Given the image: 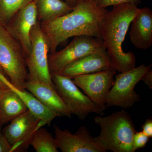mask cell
Here are the masks:
<instances>
[{
    "label": "cell",
    "instance_id": "obj_18",
    "mask_svg": "<svg viewBox=\"0 0 152 152\" xmlns=\"http://www.w3.org/2000/svg\"><path fill=\"white\" fill-rule=\"evenodd\" d=\"M38 20L47 21L69 13L73 7L63 0H35Z\"/></svg>",
    "mask_w": 152,
    "mask_h": 152
},
{
    "label": "cell",
    "instance_id": "obj_27",
    "mask_svg": "<svg viewBox=\"0 0 152 152\" xmlns=\"http://www.w3.org/2000/svg\"><path fill=\"white\" fill-rule=\"evenodd\" d=\"M8 88H9V87L0 80V91H2Z\"/></svg>",
    "mask_w": 152,
    "mask_h": 152
},
{
    "label": "cell",
    "instance_id": "obj_16",
    "mask_svg": "<svg viewBox=\"0 0 152 152\" xmlns=\"http://www.w3.org/2000/svg\"><path fill=\"white\" fill-rule=\"evenodd\" d=\"M0 80L8 87L16 93L20 98L29 110L46 124L50 126L55 118L59 117L57 114L48 109L37 98L27 90H20L15 86L9 79L0 72Z\"/></svg>",
    "mask_w": 152,
    "mask_h": 152
},
{
    "label": "cell",
    "instance_id": "obj_23",
    "mask_svg": "<svg viewBox=\"0 0 152 152\" xmlns=\"http://www.w3.org/2000/svg\"><path fill=\"white\" fill-rule=\"evenodd\" d=\"M2 126L0 125V152H11V146L3 134Z\"/></svg>",
    "mask_w": 152,
    "mask_h": 152
},
{
    "label": "cell",
    "instance_id": "obj_25",
    "mask_svg": "<svg viewBox=\"0 0 152 152\" xmlns=\"http://www.w3.org/2000/svg\"><path fill=\"white\" fill-rule=\"evenodd\" d=\"M141 80L148 86L150 90L152 88V70L151 69L144 74L142 77Z\"/></svg>",
    "mask_w": 152,
    "mask_h": 152
},
{
    "label": "cell",
    "instance_id": "obj_19",
    "mask_svg": "<svg viewBox=\"0 0 152 152\" xmlns=\"http://www.w3.org/2000/svg\"><path fill=\"white\" fill-rule=\"evenodd\" d=\"M30 145L37 152H59L56 139L45 128H39L35 132Z\"/></svg>",
    "mask_w": 152,
    "mask_h": 152
},
{
    "label": "cell",
    "instance_id": "obj_9",
    "mask_svg": "<svg viewBox=\"0 0 152 152\" xmlns=\"http://www.w3.org/2000/svg\"><path fill=\"white\" fill-rule=\"evenodd\" d=\"M10 122L2 132L11 146V152L26 151L34 133L45 125L28 110Z\"/></svg>",
    "mask_w": 152,
    "mask_h": 152
},
{
    "label": "cell",
    "instance_id": "obj_15",
    "mask_svg": "<svg viewBox=\"0 0 152 152\" xmlns=\"http://www.w3.org/2000/svg\"><path fill=\"white\" fill-rule=\"evenodd\" d=\"M26 90L32 93L42 104L59 117L72 118L69 110L54 87L39 82L27 81Z\"/></svg>",
    "mask_w": 152,
    "mask_h": 152
},
{
    "label": "cell",
    "instance_id": "obj_30",
    "mask_svg": "<svg viewBox=\"0 0 152 152\" xmlns=\"http://www.w3.org/2000/svg\"><path fill=\"white\" fill-rule=\"evenodd\" d=\"M85 1H90V0H85Z\"/></svg>",
    "mask_w": 152,
    "mask_h": 152
},
{
    "label": "cell",
    "instance_id": "obj_22",
    "mask_svg": "<svg viewBox=\"0 0 152 152\" xmlns=\"http://www.w3.org/2000/svg\"><path fill=\"white\" fill-rule=\"evenodd\" d=\"M150 138L142 132H136L133 137L134 151L135 152L137 150L145 148L149 141Z\"/></svg>",
    "mask_w": 152,
    "mask_h": 152
},
{
    "label": "cell",
    "instance_id": "obj_26",
    "mask_svg": "<svg viewBox=\"0 0 152 152\" xmlns=\"http://www.w3.org/2000/svg\"><path fill=\"white\" fill-rule=\"evenodd\" d=\"M65 1L72 7H74L76 5L78 2V0H65Z\"/></svg>",
    "mask_w": 152,
    "mask_h": 152
},
{
    "label": "cell",
    "instance_id": "obj_6",
    "mask_svg": "<svg viewBox=\"0 0 152 152\" xmlns=\"http://www.w3.org/2000/svg\"><path fill=\"white\" fill-rule=\"evenodd\" d=\"M31 48L26 59L28 72V80L42 83L55 88L49 69L48 44L38 21L30 34Z\"/></svg>",
    "mask_w": 152,
    "mask_h": 152
},
{
    "label": "cell",
    "instance_id": "obj_13",
    "mask_svg": "<svg viewBox=\"0 0 152 152\" xmlns=\"http://www.w3.org/2000/svg\"><path fill=\"white\" fill-rule=\"evenodd\" d=\"M114 69L105 49L90 54L75 61L58 73L73 79L82 75Z\"/></svg>",
    "mask_w": 152,
    "mask_h": 152
},
{
    "label": "cell",
    "instance_id": "obj_17",
    "mask_svg": "<svg viewBox=\"0 0 152 152\" xmlns=\"http://www.w3.org/2000/svg\"><path fill=\"white\" fill-rule=\"evenodd\" d=\"M28 110L20 98L9 88L1 91L0 120L1 125L10 122Z\"/></svg>",
    "mask_w": 152,
    "mask_h": 152
},
{
    "label": "cell",
    "instance_id": "obj_28",
    "mask_svg": "<svg viewBox=\"0 0 152 152\" xmlns=\"http://www.w3.org/2000/svg\"><path fill=\"white\" fill-rule=\"evenodd\" d=\"M0 72L4 74V75H5L6 76L4 72V71L2 69H1V67H0ZM6 77H7V76H6Z\"/></svg>",
    "mask_w": 152,
    "mask_h": 152
},
{
    "label": "cell",
    "instance_id": "obj_3",
    "mask_svg": "<svg viewBox=\"0 0 152 152\" xmlns=\"http://www.w3.org/2000/svg\"><path fill=\"white\" fill-rule=\"evenodd\" d=\"M95 123L101 128L95 142L106 152H134L133 137L135 126L131 115L124 109L107 116H96Z\"/></svg>",
    "mask_w": 152,
    "mask_h": 152
},
{
    "label": "cell",
    "instance_id": "obj_29",
    "mask_svg": "<svg viewBox=\"0 0 152 152\" xmlns=\"http://www.w3.org/2000/svg\"><path fill=\"white\" fill-rule=\"evenodd\" d=\"M1 91H0V96H1ZM0 125H1V120H0Z\"/></svg>",
    "mask_w": 152,
    "mask_h": 152
},
{
    "label": "cell",
    "instance_id": "obj_24",
    "mask_svg": "<svg viewBox=\"0 0 152 152\" xmlns=\"http://www.w3.org/2000/svg\"><path fill=\"white\" fill-rule=\"evenodd\" d=\"M142 131L149 137H152V119L151 117L147 119L142 126Z\"/></svg>",
    "mask_w": 152,
    "mask_h": 152
},
{
    "label": "cell",
    "instance_id": "obj_2",
    "mask_svg": "<svg viewBox=\"0 0 152 152\" xmlns=\"http://www.w3.org/2000/svg\"><path fill=\"white\" fill-rule=\"evenodd\" d=\"M138 9L137 5L131 4L114 6L111 10L106 14L101 23V33L104 48L112 66L119 73L136 67L134 54L124 51L122 45Z\"/></svg>",
    "mask_w": 152,
    "mask_h": 152
},
{
    "label": "cell",
    "instance_id": "obj_11",
    "mask_svg": "<svg viewBox=\"0 0 152 152\" xmlns=\"http://www.w3.org/2000/svg\"><path fill=\"white\" fill-rule=\"evenodd\" d=\"M38 21L35 0L28 4L5 25L9 31L20 44L25 59L29 56L31 48L30 34L33 27Z\"/></svg>",
    "mask_w": 152,
    "mask_h": 152
},
{
    "label": "cell",
    "instance_id": "obj_14",
    "mask_svg": "<svg viewBox=\"0 0 152 152\" xmlns=\"http://www.w3.org/2000/svg\"><path fill=\"white\" fill-rule=\"evenodd\" d=\"M129 38L136 48L147 50L152 45V11L146 7L138 8L131 23Z\"/></svg>",
    "mask_w": 152,
    "mask_h": 152
},
{
    "label": "cell",
    "instance_id": "obj_8",
    "mask_svg": "<svg viewBox=\"0 0 152 152\" xmlns=\"http://www.w3.org/2000/svg\"><path fill=\"white\" fill-rule=\"evenodd\" d=\"M104 48L101 39L86 36L75 37L64 48L48 56L50 73H58L71 63Z\"/></svg>",
    "mask_w": 152,
    "mask_h": 152
},
{
    "label": "cell",
    "instance_id": "obj_21",
    "mask_svg": "<svg viewBox=\"0 0 152 152\" xmlns=\"http://www.w3.org/2000/svg\"><path fill=\"white\" fill-rule=\"evenodd\" d=\"M96 5L100 7L106 8L124 4H131L137 6L142 0H92Z\"/></svg>",
    "mask_w": 152,
    "mask_h": 152
},
{
    "label": "cell",
    "instance_id": "obj_10",
    "mask_svg": "<svg viewBox=\"0 0 152 152\" xmlns=\"http://www.w3.org/2000/svg\"><path fill=\"white\" fill-rule=\"evenodd\" d=\"M115 69L82 75L72 79L97 107L104 111L107 108L106 98L113 85Z\"/></svg>",
    "mask_w": 152,
    "mask_h": 152
},
{
    "label": "cell",
    "instance_id": "obj_4",
    "mask_svg": "<svg viewBox=\"0 0 152 152\" xmlns=\"http://www.w3.org/2000/svg\"><path fill=\"white\" fill-rule=\"evenodd\" d=\"M0 67L15 87L26 89L28 71L23 51L18 41L1 22Z\"/></svg>",
    "mask_w": 152,
    "mask_h": 152
},
{
    "label": "cell",
    "instance_id": "obj_12",
    "mask_svg": "<svg viewBox=\"0 0 152 152\" xmlns=\"http://www.w3.org/2000/svg\"><path fill=\"white\" fill-rule=\"evenodd\" d=\"M54 129L58 148L62 152H105L85 126L79 128L75 134L61 129L57 125Z\"/></svg>",
    "mask_w": 152,
    "mask_h": 152
},
{
    "label": "cell",
    "instance_id": "obj_20",
    "mask_svg": "<svg viewBox=\"0 0 152 152\" xmlns=\"http://www.w3.org/2000/svg\"><path fill=\"white\" fill-rule=\"evenodd\" d=\"M34 0H0V22L8 23L24 6Z\"/></svg>",
    "mask_w": 152,
    "mask_h": 152
},
{
    "label": "cell",
    "instance_id": "obj_7",
    "mask_svg": "<svg viewBox=\"0 0 152 152\" xmlns=\"http://www.w3.org/2000/svg\"><path fill=\"white\" fill-rule=\"evenodd\" d=\"M55 89L62 98L71 114L83 121L91 113L104 115L88 96L82 93L72 80L59 74H51Z\"/></svg>",
    "mask_w": 152,
    "mask_h": 152
},
{
    "label": "cell",
    "instance_id": "obj_1",
    "mask_svg": "<svg viewBox=\"0 0 152 152\" xmlns=\"http://www.w3.org/2000/svg\"><path fill=\"white\" fill-rule=\"evenodd\" d=\"M108 10L96 5L92 0H78L69 13L57 18L40 22L51 53L69 38L86 36L102 39L100 27Z\"/></svg>",
    "mask_w": 152,
    "mask_h": 152
},
{
    "label": "cell",
    "instance_id": "obj_5",
    "mask_svg": "<svg viewBox=\"0 0 152 152\" xmlns=\"http://www.w3.org/2000/svg\"><path fill=\"white\" fill-rule=\"evenodd\" d=\"M152 64L146 66L145 64L115 76L113 85L106 98L107 108L119 107L123 109L130 108L137 102L141 100L140 96L135 88L142 77L151 69Z\"/></svg>",
    "mask_w": 152,
    "mask_h": 152
}]
</instances>
